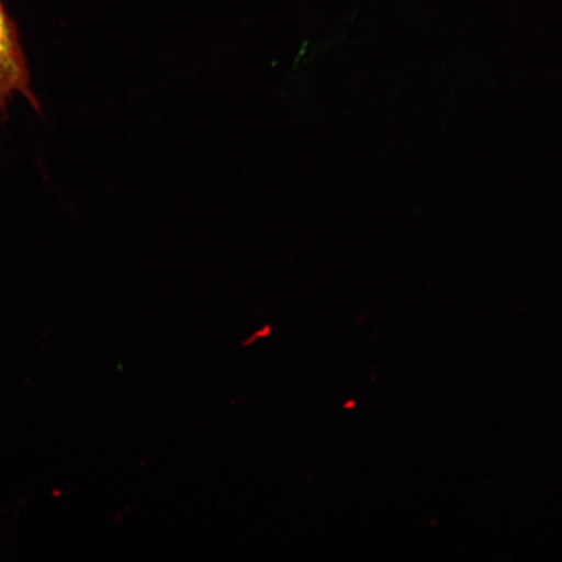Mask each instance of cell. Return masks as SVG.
Wrapping results in <instances>:
<instances>
[{"label":"cell","mask_w":562,"mask_h":562,"mask_svg":"<svg viewBox=\"0 0 562 562\" xmlns=\"http://www.w3.org/2000/svg\"><path fill=\"white\" fill-rule=\"evenodd\" d=\"M19 95L40 111L18 26L0 0V123L13 98Z\"/></svg>","instance_id":"1"}]
</instances>
